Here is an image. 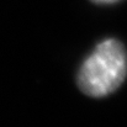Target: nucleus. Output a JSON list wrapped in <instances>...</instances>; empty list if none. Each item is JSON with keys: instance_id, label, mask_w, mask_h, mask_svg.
I'll return each instance as SVG.
<instances>
[{"instance_id": "f257e3e1", "label": "nucleus", "mask_w": 127, "mask_h": 127, "mask_svg": "<svg viewBox=\"0 0 127 127\" xmlns=\"http://www.w3.org/2000/svg\"><path fill=\"white\" fill-rule=\"evenodd\" d=\"M127 77V52L115 38L100 42L83 62L77 83L82 93L91 97H104L117 90Z\"/></svg>"}, {"instance_id": "f03ea898", "label": "nucleus", "mask_w": 127, "mask_h": 127, "mask_svg": "<svg viewBox=\"0 0 127 127\" xmlns=\"http://www.w3.org/2000/svg\"><path fill=\"white\" fill-rule=\"evenodd\" d=\"M96 4H114V2H117L120 0H91Z\"/></svg>"}]
</instances>
